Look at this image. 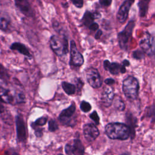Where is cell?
Masks as SVG:
<instances>
[{
	"label": "cell",
	"mask_w": 155,
	"mask_h": 155,
	"mask_svg": "<svg viewBox=\"0 0 155 155\" xmlns=\"http://www.w3.org/2000/svg\"><path fill=\"white\" fill-rule=\"evenodd\" d=\"M47 120V117H45V116L41 117L38 118L34 123H33L32 125H33V127L42 126L46 124Z\"/></svg>",
	"instance_id": "cb8c5ba5"
},
{
	"label": "cell",
	"mask_w": 155,
	"mask_h": 155,
	"mask_svg": "<svg viewBox=\"0 0 155 155\" xmlns=\"http://www.w3.org/2000/svg\"><path fill=\"white\" fill-rule=\"evenodd\" d=\"M102 35V30H98L96 31V34H95V36H94L95 39H99V38H101V36Z\"/></svg>",
	"instance_id": "d6a6232c"
},
{
	"label": "cell",
	"mask_w": 155,
	"mask_h": 155,
	"mask_svg": "<svg viewBox=\"0 0 155 155\" xmlns=\"http://www.w3.org/2000/svg\"><path fill=\"white\" fill-rule=\"evenodd\" d=\"M89 28L90 30H92V31H96L97 30H98L99 28V25L96 23V22H93V24H91L90 27H89Z\"/></svg>",
	"instance_id": "4dcf8cb0"
},
{
	"label": "cell",
	"mask_w": 155,
	"mask_h": 155,
	"mask_svg": "<svg viewBox=\"0 0 155 155\" xmlns=\"http://www.w3.org/2000/svg\"><path fill=\"white\" fill-rule=\"evenodd\" d=\"M16 134L17 137L19 141L24 142L26 140L27 134L25 123L21 115H18L16 117Z\"/></svg>",
	"instance_id": "8fae6325"
},
{
	"label": "cell",
	"mask_w": 155,
	"mask_h": 155,
	"mask_svg": "<svg viewBox=\"0 0 155 155\" xmlns=\"http://www.w3.org/2000/svg\"><path fill=\"white\" fill-rule=\"evenodd\" d=\"M135 25L134 21H130L125 28L118 34V41L120 48L122 50H127L128 44L130 39L133 30Z\"/></svg>",
	"instance_id": "277c9868"
},
{
	"label": "cell",
	"mask_w": 155,
	"mask_h": 155,
	"mask_svg": "<svg viewBox=\"0 0 155 155\" xmlns=\"http://www.w3.org/2000/svg\"><path fill=\"white\" fill-rule=\"evenodd\" d=\"M134 0H125L120 5L116 17L118 21L120 23H124L128 16L130 7Z\"/></svg>",
	"instance_id": "9c48e42d"
},
{
	"label": "cell",
	"mask_w": 155,
	"mask_h": 155,
	"mask_svg": "<svg viewBox=\"0 0 155 155\" xmlns=\"http://www.w3.org/2000/svg\"><path fill=\"white\" fill-rule=\"evenodd\" d=\"M105 83L107 84V85H113L115 83V81L113 79H111V78H108V79H106L105 80Z\"/></svg>",
	"instance_id": "1f68e13d"
},
{
	"label": "cell",
	"mask_w": 155,
	"mask_h": 155,
	"mask_svg": "<svg viewBox=\"0 0 155 155\" xmlns=\"http://www.w3.org/2000/svg\"><path fill=\"white\" fill-rule=\"evenodd\" d=\"M149 1L150 0H139L138 6L139 8L140 16L144 17L145 16H146L148 10Z\"/></svg>",
	"instance_id": "ffe728a7"
},
{
	"label": "cell",
	"mask_w": 155,
	"mask_h": 155,
	"mask_svg": "<svg viewBox=\"0 0 155 155\" xmlns=\"http://www.w3.org/2000/svg\"><path fill=\"white\" fill-rule=\"evenodd\" d=\"M93 15L94 17V19H97V18H99L101 17V14L98 12H94L93 13Z\"/></svg>",
	"instance_id": "d590c367"
},
{
	"label": "cell",
	"mask_w": 155,
	"mask_h": 155,
	"mask_svg": "<svg viewBox=\"0 0 155 155\" xmlns=\"http://www.w3.org/2000/svg\"><path fill=\"white\" fill-rule=\"evenodd\" d=\"M139 89V82L134 77L128 76L123 81L122 90L124 93L130 101H134L137 98Z\"/></svg>",
	"instance_id": "7a4b0ae2"
},
{
	"label": "cell",
	"mask_w": 155,
	"mask_h": 155,
	"mask_svg": "<svg viewBox=\"0 0 155 155\" xmlns=\"http://www.w3.org/2000/svg\"><path fill=\"white\" fill-rule=\"evenodd\" d=\"M84 134L85 139L88 142L94 140L99 135V131L96 126L93 124H87L84 126Z\"/></svg>",
	"instance_id": "30bf717a"
},
{
	"label": "cell",
	"mask_w": 155,
	"mask_h": 155,
	"mask_svg": "<svg viewBox=\"0 0 155 155\" xmlns=\"http://www.w3.org/2000/svg\"><path fill=\"white\" fill-rule=\"evenodd\" d=\"M106 134L111 139L126 140L130 136V130L128 125L122 123L108 124L105 128Z\"/></svg>",
	"instance_id": "6da1fadb"
},
{
	"label": "cell",
	"mask_w": 155,
	"mask_h": 155,
	"mask_svg": "<svg viewBox=\"0 0 155 155\" xmlns=\"http://www.w3.org/2000/svg\"><path fill=\"white\" fill-rule=\"evenodd\" d=\"M94 19H95L93 15V13L90 12L88 11H86L82 17V22L84 25L89 27L90 25L93 23V21Z\"/></svg>",
	"instance_id": "d6986e66"
},
{
	"label": "cell",
	"mask_w": 155,
	"mask_h": 155,
	"mask_svg": "<svg viewBox=\"0 0 155 155\" xmlns=\"http://www.w3.org/2000/svg\"><path fill=\"white\" fill-rule=\"evenodd\" d=\"M122 64H123V65H124V67H125V66H129V65H130V62H129V61H128V60H126V59L124 60V61L122 62Z\"/></svg>",
	"instance_id": "e575fe53"
},
{
	"label": "cell",
	"mask_w": 155,
	"mask_h": 155,
	"mask_svg": "<svg viewBox=\"0 0 155 155\" xmlns=\"http://www.w3.org/2000/svg\"><path fill=\"white\" fill-rule=\"evenodd\" d=\"M9 76L7 70L0 64V79L4 81H7Z\"/></svg>",
	"instance_id": "7402d4cb"
},
{
	"label": "cell",
	"mask_w": 155,
	"mask_h": 155,
	"mask_svg": "<svg viewBox=\"0 0 155 155\" xmlns=\"http://www.w3.org/2000/svg\"><path fill=\"white\" fill-rule=\"evenodd\" d=\"M35 134L38 137H41L42 135V130L41 129H37L35 131Z\"/></svg>",
	"instance_id": "836d02e7"
},
{
	"label": "cell",
	"mask_w": 155,
	"mask_h": 155,
	"mask_svg": "<svg viewBox=\"0 0 155 155\" xmlns=\"http://www.w3.org/2000/svg\"><path fill=\"white\" fill-rule=\"evenodd\" d=\"M144 52L142 50H137L133 53V58L136 59H141L144 58Z\"/></svg>",
	"instance_id": "4316f807"
},
{
	"label": "cell",
	"mask_w": 155,
	"mask_h": 155,
	"mask_svg": "<svg viewBox=\"0 0 155 155\" xmlns=\"http://www.w3.org/2000/svg\"><path fill=\"white\" fill-rule=\"evenodd\" d=\"M86 78L87 82L93 88H97L102 85V79L97 69L88 68L86 71Z\"/></svg>",
	"instance_id": "52a82bcc"
},
{
	"label": "cell",
	"mask_w": 155,
	"mask_h": 155,
	"mask_svg": "<svg viewBox=\"0 0 155 155\" xmlns=\"http://www.w3.org/2000/svg\"><path fill=\"white\" fill-rule=\"evenodd\" d=\"M84 57L77 49L75 42L73 40L71 41L70 64L75 67H80L84 64Z\"/></svg>",
	"instance_id": "8992f818"
},
{
	"label": "cell",
	"mask_w": 155,
	"mask_h": 155,
	"mask_svg": "<svg viewBox=\"0 0 155 155\" xmlns=\"http://www.w3.org/2000/svg\"><path fill=\"white\" fill-rule=\"evenodd\" d=\"M80 108L83 112L87 113L91 110V105L88 102H87L85 101H83L81 102V103L80 104Z\"/></svg>",
	"instance_id": "603a6c76"
},
{
	"label": "cell",
	"mask_w": 155,
	"mask_h": 155,
	"mask_svg": "<svg viewBox=\"0 0 155 155\" xmlns=\"http://www.w3.org/2000/svg\"><path fill=\"white\" fill-rule=\"evenodd\" d=\"M62 87L64 91L68 95H71L75 93L76 87L74 85L67 82H62Z\"/></svg>",
	"instance_id": "44dd1931"
},
{
	"label": "cell",
	"mask_w": 155,
	"mask_h": 155,
	"mask_svg": "<svg viewBox=\"0 0 155 155\" xmlns=\"http://www.w3.org/2000/svg\"><path fill=\"white\" fill-rule=\"evenodd\" d=\"M70 1L78 8H81L83 6V4H84L83 0H70Z\"/></svg>",
	"instance_id": "f1b7e54d"
},
{
	"label": "cell",
	"mask_w": 155,
	"mask_h": 155,
	"mask_svg": "<svg viewBox=\"0 0 155 155\" xmlns=\"http://www.w3.org/2000/svg\"><path fill=\"white\" fill-rule=\"evenodd\" d=\"M58 128V125L54 119H51L48 122V130L50 131H54Z\"/></svg>",
	"instance_id": "484cf974"
},
{
	"label": "cell",
	"mask_w": 155,
	"mask_h": 155,
	"mask_svg": "<svg viewBox=\"0 0 155 155\" xmlns=\"http://www.w3.org/2000/svg\"><path fill=\"white\" fill-rule=\"evenodd\" d=\"M65 151L67 154L84 155V147L79 139H76L73 144L67 143L65 147Z\"/></svg>",
	"instance_id": "ba28073f"
},
{
	"label": "cell",
	"mask_w": 155,
	"mask_h": 155,
	"mask_svg": "<svg viewBox=\"0 0 155 155\" xmlns=\"http://www.w3.org/2000/svg\"><path fill=\"white\" fill-rule=\"evenodd\" d=\"M112 0H99V3L101 5L105 6V7H108L111 4Z\"/></svg>",
	"instance_id": "f546056e"
},
{
	"label": "cell",
	"mask_w": 155,
	"mask_h": 155,
	"mask_svg": "<svg viewBox=\"0 0 155 155\" xmlns=\"http://www.w3.org/2000/svg\"><path fill=\"white\" fill-rule=\"evenodd\" d=\"M114 94L113 90L111 87L107 86L104 88L101 96V100L104 105L106 107H108L111 105L113 99Z\"/></svg>",
	"instance_id": "9a60e30c"
},
{
	"label": "cell",
	"mask_w": 155,
	"mask_h": 155,
	"mask_svg": "<svg viewBox=\"0 0 155 155\" xmlns=\"http://www.w3.org/2000/svg\"><path fill=\"white\" fill-rule=\"evenodd\" d=\"M104 67L106 70L114 75L126 72V69L124 65H121L116 62H110L108 60L104 61Z\"/></svg>",
	"instance_id": "7c38bea8"
},
{
	"label": "cell",
	"mask_w": 155,
	"mask_h": 155,
	"mask_svg": "<svg viewBox=\"0 0 155 155\" xmlns=\"http://www.w3.org/2000/svg\"><path fill=\"white\" fill-rule=\"evenodd\" d=\"M139 45L142 50L147 54L152 56L155 53V41L148 33L147 32L140 39Z\"/></svg>",
	"instance_id": "5b68a950"
},
{
	"label": "cell",
	"mask_w": 155,
	"mask_h": 155,
	"mask_svg": "<svg viewBox=\"0 0 155 155\" xmlns=\"http://www.w3.org/2000/svg\"><path fill=\"white\" fill-rule=\"evenodd\" d=\"M76 107L74 104H72L68 108L63 110L59 114V119L64 125H70V119L75 112Z\"/></svg>",
	"instance_id": "5bb4252c"
},
{
	"label": "cell",
	"mask_w": 155,
	"mask_h": 155,
	"mask_svg": "<svg viewBox=\"0 0 155 155\" xmlns=\"http://www.w3.org/2000/svg\"><path fill=\"white\" fill-rule=\"evenodd\" d=\"M11 19L8 14L6 12H0V29L6 31L10 24Z\"/></svg>",
	"instance_id": "e0dca14e"
},
{
	"label": "cell",
	"mask_w": 155,
	"mask_h": 155,
	"mask_svg": "<svg viewBox=\"0 0 155 155\" xmlns=\"http://www.w3.org/2000/svg\"><path fill=\"white\" fill-rule=\"evenodd\" d=\"M4 110V107L3 105L0 103V113H2Z\"/></svg>",
	"instance_id": "8d00e7d4"
},
{
	"label": "cell",
	"mask_w": 155,
	"mask_h": 155,
	"mask_svg": "<svg viewBox=\"0 0 155 155\" xmlns=\"http://www.w3.org/2000/svg\"><path fill=\"white\" fill-rule=\"evenodd\" d=\"M10 49L13 50H16L22 54L26 56L27 57H31V54L30 53L27 48L22 44L19 42H14L10 46Z\"/></svg>",
	"instance_id": "ac0fdd59"
},
{
	"label": "cell",
	"mask_w": 155,
	"mask_h": 155,
	"mask_svg": "<svg viewBox=\"0 0 155 155\" xmlns=\"http://www.w3.org/2000/svg\"><path fill=\"white\" fill-rule=\"evenodd\" d=\"M12 155H18L16 153H14V154H12Z\"/></svg>",
	"instance_id": "74e56055"
},
{
	"label": "cell",
	"mask_w": 155,
	"mask_h": 155,
	"mask_svg": "<svg viewBox=\"0 0 155 155\" xmlns=\"http://www.w3.org/2000/svg\"><path fill=\"white\" fill-rule=\"evenodd\" d=\"M90 117L96 123V124L98 125L99 123V117L96 111H94L90 115Z\"/></svg>",
	"instance_id": "83f0119b"
},
{
	"label": "cell",
	"mask_w": 155,
	"mask_h": 155,
	"mask_svg": "<svg viewBox=\"0 0 155 155\" xmlns=\"http://www.w3.org/2000/svg\"><path fill=\"white\" fill-rule=\"evenodd\" d=\"M15 3L16 7L25 16L30 17L33 15L31 7L28 0H15Z\"/></svg>",
	"instance_id": "4fadbf2b"
},
{
	"label": "cell",
	"mask_w": 155,
	"mask_h": 155,
	"mask_svg": "<svg viewBox=\"0 0 155 155\" xmlns=\"http://www.w3.org/2000/svg\"><path fill=\"white\" fill-rule=\"evenodd\" d=\"M58 155H63V154H58Z\"/></svg>",
	"instance_id": "f35d334b"
},
{
	"label": "cell",
	"mask_w": 155,
	"mask_h": 155,
	"mask_svg": "<svg viewBox=\"0 0 155 155\" xmlns=\"http://www.w3.org/2000/svg\"><path fill=\"white\" fill-rule=\"evenodd\" d=\"M50 45L52 50L58 56H62L68 52V40L65 36L61 39L57 36H52L50 38Z\"/></svg>",
	"instance_id": "3957f363"
},
{
	"label": "cell",
	"mask_w": 155,
	"mask_h": 155,
	"mask_svg": "<svg viewBox=\"0 0 155 155\" xmlns=\"http://www.w3.org/2000/svg\"><path fill=\"white\" fill-rule=\"evenodd\" d=\"M114 107L119 110L122 111L125 108V104L120 99H116L114 103Z\"/></svg>",
	"instance_id": "d4e9b609"
},
{
	"label": "cell",
	"mask_w": 155,
	"mask_h": 155,
	"mask_svg": "<svg viewBox=\"0 0 155 155\" xmlns=\"http://www.w3.org/2000/svg\"><path fill=\"white\" fill-rule=\"evenodd\" d=\"M14 97L11 92L2 87H0V101L6 104H12Z\"/></svg>",
	"instance_id": "2e32d148"
}]
</instances>
